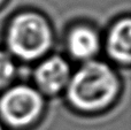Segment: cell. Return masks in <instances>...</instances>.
<instances>
[{"label": "cell", "instance_id": "cell-5", "mask_svg": "<svg viewBox=\"0 0 131 130\" xmlns=\"http://www.w3.org/2000/svg\"><path fill=\"white\" fill-rule=\"evenodd\" d=\"M67 47L70 55L79 61H90L99 52L100 38L90 25L78 24L71 28L67 36Z\"/></svg>", "mask_w": 131, "mask_h": 130}, {"label": "cell", "instance_id": "cell-3", "mask_svg": "<svg viewBox=\"0 0 131 130\" xmlns=\"http://www.w3.org/2000/svg\"><path fill=\"white\" fill-rule=\"evenodd\" d=\"M43 110L41 93L27 84L8 88L0 97V120L14 129H24L36 123Z\"/></svg>", "mask_w": 131, "mask_h": 130}, {"label": "cell", "instance_id": "cell-8", "mask_svg": "<svg viewBox=\"0 0 131 130\" xmlns=\"http://www.w3.org/2000/svg\"><path fill=\"white\" fill-rule=\"evenodd\" d=\"M0 130H4V128H2V124H1V122H0Z\"/></svg>", "mask_w": 131, "mask_h": 130}, {"label": "cell", "instance_id": "cell-4", "mask_svg": "<svg viewBox=\"0 0 131 130\" xmlns=\"http://www.w3.org/2000/svg\"><path fill=\"white\" fill-rule=\"evenodd\" d=\"M71 77L67 60L59 55L46 58L35 70V82L40 93L57 94L66 90Z\"/></svg>", "mask_w": 131, "mask_h": 130}, {"label": "cell", "instance_id": "cell-6", "mask_svg": "<svg viewBox=\"0 0 131 130\" xmlns=\"http://www.w3.org/2000/svg\"><path fill=\"white\" fill-rule=\"evenodd\" d=\"M130 18L127 16L112 27L106 40V48L111 59L123 66L130 62Z\"/></svg>", "mask_w": 131, "mask_h": 130}, {"label": "cell", "instance_id": "cell-1", "mask_svg": "<svg viewBox=\"0 0 131 130\" xmlns=\"http://www.w3.org/2000/svg\"><path fill=\"white\" fill-rule=\"evenodd\" d=\"M120 88L118 76L112 66L90 60L71 74L66 91L72 108L83 113H97L113 104Z\"/></svg>", "mask_w": 131, "mask_h": 130}, {"label": "cell", "instance_id": "cell-7", "mask_svg": "<svg viewBox=\"0 0 131 130\" xmlns=\"http://www.w3.org/2000/svg\"><path fill=\"white\" fill-rule=\"evenodd\" d=\"M16 74V64L9 53L0 51V90L8 86Z\"/></svg>", "mask_w": 131, "mask_h": 130}, {"label": "cell", "instance_id": "cell-2", "mask_svg": "<svg viewBox=\"0 0 131 130\" xmlns=\"http://www.w3.org/2000/svg\"><path fill=\"white\" fill-rule=\"evenodd\" d=\"M53 34L48 21L36 12H22L10 20L6 32L9 54L23 61H34L48 52Z\"/></svg>", "mask_w": 131, "mask_h": 130}, {"label": "cell", "instance_id": "cell-9", "mask_svg": "<svg viewBox=\"0 0 131 130\" xmlns=\"http://www.w3.org/2000/svg\"><path fill=\"white\" fill-rule=\"evenodd\" d=\"M4 1H5V0H0V6H1V5L4 4Z\"/></svg>", "mask_w": 131, "mask_h": 130}]
</instances>
